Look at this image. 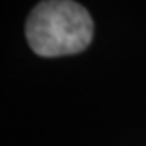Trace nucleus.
Returning a JSON list of instances; mask_svg holds the SVG:
<instances>
[{
	"mask_svg": "<svg viewBox=\"0 0 146 146\" xmlns=\"http://www.w3.org/2000/svg\"><path fill=\"white\" fill-rule=\"evenodd\" d=\"M93 21L72 0H44L27 19V40L39 56L76 55L92 42Z\"/></svg>",
	"mask_w": 146,
	"mask_h": 146,
	"instance_id": "f257e3e1",
	"label": "nucleus"
}]
</instances>
